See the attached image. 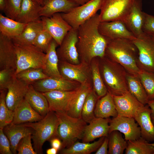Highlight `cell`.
Returning a JSON list of instances; mask_svg holds the SVG:
<instances>
[{
  "mask_svg": "<svg viewBox=\"0 0 154 154\" xmlns=\"http://www.w3.org/2000/svg\"><path fill=\"white\" fill-rule=\"evenodd\" d=\"M99 15L97 13L82 24L77 29L76 48L80 62L90 64L94 58L105 56L106 48L110 40L100 33Z\"/></svg>",
  "mask_w": 154,
  "mask_h": 154,
  "instance_id": "1",
  "label": "cell"
},
{
  "mask_svg": "<svg viewBox=\"0 0 154 154\" xmlns=\"http://www.w3.org/2000/svg\"><path fill=\"white\" fill-rule=\"evenodd\" d=\"M138 51L132 40L125 38L110 40L105 55L121 65L129 74L138 76L141 71L137 60Z\"/></svg>",
  "mask_w": 154,
  "mask_h": 154,
  "instance_id": "2",
  "label": "cell"
},
{
  "mask_svg": "<svg viewBox=\"0 0 154 154\" xmlns=\"http://www.w3.org/2000/svg\"><path fill=\"white\" fill-rule=\"evenodd\" d=\"M99 58L100 73L108 92L113 96H119L129 92L126 79L127 72L125 68L106 55Z\"/></svg>",
  "mask_w": 154,
  "mask_h": 154,
  "instance_id": "3",
  "label": "cell"
},
{
  "mask_svg": "<svg viewBox=\"0 0 154 154\" xmlns=\"http://www.w3.org/2000/svg\"><path fill=\"white\" fill-rule=\"evenodd\" d=\"M59 121L55 112L49 111L42 119L34 122H27L20 124L31 128V135L33 148L37 154L43 153L42 147L47 141L58 137V130Z\"/></svg>",
  "mask_w": 154,
  "mask_h": 154,
  "instance_id": "4",
  "label": "cell"
},
{
  "mask_svg": "<svg viewBox=\"0 0 154 154\" xmlns=\"http://www.w3.org/2000/svg\"><path fill=\"white\" fill-rule=\"evenodd\" d=\"M55 113L59 121L58 137L62 141V148H68L82 139L87 123L82 118L71 117L66 112Z\"/></svg>",
  "mask_w": 154,
  "mask_h": 154,
  "instance_id": "5",
  "label": "cell"
},
{
  "mask_svg": "<svg viewBox=\"0 0 154 154\" xmlns=\"http://www.w3.org/2000/svg\"><path fill=\"white\" fill-rule=\"evenodd\" d=\"M14 44L17 56L15 75L29 68L44 69L45 53L33 44Z\"/></svg>",
  "mask_w": 154,
  "mask_h": 154,
  "instance_id": "6",
  "label": "cell"
},
{
  "mask_svg": "<svg viewBox=\"0 0 154 154\" xmlns=\"http://www.w3.org/2000/svg\"><path fill=\"white\" fill-rule=\"evenodd\" d=\"M132 41L138 51V68L141 71L154 73V38L143 32Z\"/></svg>",
  "mask_w": 154,
  "mask_h": 154,
  "instance_id": "7",
  "label": "cell"
},
{
  "mask_svg": "<svg viewBox=\"0 0 154 154\" xmlns=\"http://www.w3.org/2000/svg\"><path fill=\"white\" fill-rule=\"evenodd\" d=\"M134 0H103L99 15L100 22L124 21Z\"/></svg>",
  "mask_w": 154,
  "mask_h": 154,
  "instance_id": "8",
  "label": "cell"
},
{
  "mask_svg": "<svg viewBox=\"0 0 154 154\" xmlns=\"http://www.w3.org/2000/svg\"><path fill=\"white\" fill-rule=\"evenodd\" d=\"M103 0H90L75 7L69 12L60 13L64 19L72 28L77 29L80 25L96 15L100 10Z\"/></svg>",
  "mask_w": 154,
  "mask_h": 154,
  "instance_id": "9",
  "label": "cell"
},
{
  "mask_svg": "<svg viewBox=\"0 0 154 154\" xmlns=\"http://www.w3.org/2000/svg\"><path fill=\"white\" fill-rule=\"evenodd\" d=\"M58 68L62 77L66 79L81 84L92 80L90 64L86 62L74 64L59 60Z\"/></svg>",
  "mask_w": 154,
  "mask_h": 154,
  "instance_id": "10",
  "label": "cell"
},
{
  "mask_svg": "<svg viewBox=\"0 0 154 154\" xmlns=\"http://www.w3.org/2000/svg\"><path fill=\"white\" fill-rule=\"evenodd\" d=\"M43 29L46 31L59 46L72 27L63 18L60 13L49 17H41Z\"/></svg>",
  "mask_w": 154,
  "mask_h": 154,
  "instance_id": "11",
  "label": "cell"
},
{
  "mask_svg": "<svg viewBox=\"0 0 154 154\" xmlns=\"http://www.w3.org/2000/svg\"><path fill=\"white\" fill-rule=\"evenodd\" d=\"M78 40L77 29L72 28L56 50L59 60L74 64L80 63L76 46Z\"/></svg>",
  "mask_w": 154,
  "mask_h": 154,
  "instance_id": "12",
  "label": "cell"
},
{
  "mask_svg": "<svg viewBox=\"0 0 154 154\" xmlns=\"http://www.w3.org/2000/svg\"><path fill=\"white\" fill-rule=\"evenodd\" d=\"M133 117L117 116L111 119L109 134L114 130L123 133L127 141L137 139L141 137V130Z\"/></svg>",
  "mask_w": 154,
  "mask_h": 154,
  "instance_id": "13",
  "label": "cell"
},
{
  "mask_svg": "<svg viewBox=\"0 0 154 154\" xmlns=\"http://www.w3.org/2000/svg\"><path fill=\"white\" fill-rule=\"evenodd\" d=\"M37 90L42 93L52 91H73L78 89L81 84L75 81L62 78L49 77L35 82L31 84Z\"/></svg>",
  "mask_w": 154,
  "mask_h": 154,
  "instance_id": "14",
  "label": "cell"
},
{
  "mask_svg": "<svg viewBox=\"0 0 154 154\" xmlns=\"http://www.w3.org/2000/svg\"><path fill=\"white\" fill-rule=\"evenodd\" d=\"M118 116L134 117L145 106L139 102L129 91L122 95L113 96Z\"/></svg>",
  "mask_w": 154,
  "mask_h": 154,
  "instance_id": "15",
  "label": "cell"
},
{
  "mask_svg": "<svg viewBox=\"0 0 154 154\" xmlns=\"http://www.w3.org/2000/svg\"><path fill=\"white\" fill-rule=\"evenodd\" d=\"M98 30L101 34L110 40L121 38L132 41L136 38L121 21L100 22Z\"/></svg>",
  "mask_w": 154,
  "mask_h": 154,
  "instance_id": "16",
  "label": "cell"
},
{
  "mask_svg": "<svg viewBox=\"0 0 154 154\" xmlns=\"http://www.w3.org/2000/svg\"><path fill=\"white\" fill-rule=\"evenodd\" d=\"M90 0H44L40 17H49L56 13H67Z\"/></svg>",
  "mask_w": 154,
  "mask_h": 154,
  "instance_id": "17",
  "label": "cell"
},
{
  "mask_svg": "<svg viewBox=\"0 0 154 154\" xmlns=\"http://www.w3.org/2000/svg\"><path fill=\"white\" fill-rule=\"evenodd\" d=\"M145 13L142 11V0H134L124 23L136 38L141 36L143 33V27L145 20Z\"/></svg>",
  "mask_w": 154,
  "mask_h": 154,
  "instance_id": "18",
  "label": "cell"
},
{
  "mask_svg": "<svg viewBox=\"0 0 154 154\" xmlns=\"http://www.w3.org/2000/svg\"><path fill=\"white\" fill-rule=\"evenodd\" d=\"M78 89L70 91L55 90L42 93L48 101L49 111L66 113L69 103Z\"/></svg>",
  "mask_w": 154,
  "mask_h": 154,
  "instance_id": "19",
  "label": "cell"
},
{
  "mask_svg": "<svg viewBox=\"0 0 154 154\" xmlns=\"http://www.w3.org/2000/svg\"><path fill=\"white\" fill-rule=\"evenodd\" d=\"M17 56L12 39L0 33V70L5 68L15 70Z\"/></svg>",
  "mask_w": 154,
  "mask_h": 154,
  "instance_id": "20",
  "label": "cell"
},
{
  "mask_svg": "<svg viewBox=\"0 0 154 154\" xmlns=\"http://www.w3.org/2000/svg\"><path fill=\"white\" fill-rule=\"evenodd\" d=\"M110 119L109 118L96 117L85 127L82 139V142H90L98 138L108 137Z\"/></svg>",
  "mask_w": 154,
  "mask_h": 154,
  "instance_id": "21",
  "label": "cell"
},
{
  "mask_svg": "<svg viewBox=\"0 0 154 154\" xmlns=\"http://www.w3.org/2000/svg\"><path fill=\"white\" fill-rule=\"evenodd\" d=\"M15 76L7 86L5 101L8 108L14 111L18 104L24 98L29 86Z\"/></svg>",
  "mask_w": 154,
  "mask_h": 154,
  "instance_id": "22",
  "label": "cell"
},
{
  "mask_svg": "<svg viewBox=\"0 0 154 154\" xmlns=\"http://www.w3.org/2000/svg\"><path fill=\"white\" fill-rule=\"evenodd\" d=\"M151 110L147 104L134 118L140 128L141 137L149 142H154V124L151 118Z\"/></svg>",
  "mask_w": 154,
  "mask_h": 154,
  "instance_id": "23",
  "label": "cell"
},
{
  "mask_svg": "<svg viewBox=\"0 0 154 154\" xmlns=\"http://www.w3.org/2000/svg\"><path fill=\"white\" fill-rule=\"evenodd\" d=\"M93 89L91 82H86L81 84L76 93L71 100L66 113L76 118H81L83 105L89 92Z\"/></svg>",
  "mask_w": 154,
  "mask_h": 154,
  "instance_id": "24",
  "label": "cell"
},
{
  "mask_svg": "<svg viewBox=\"0 0 154 154\" xmlns=\"http://www.w3.org/2000/svg\"><path fill=\"white\" fill-rule=\"evenodd\" d=\"M14 111L12 123L16 125L38 121L44 117L34 110L25 98L17 106Z\"/></svg>",
  "mask_w": 154,
  "mask_h": 154,
  "instance_id": "25",
  "label": "cell"
},
{
  "mask_svg": "<svg viewBox=\"0 0 154 154\" xmlns=\"http://www.w3.org/2000/svg\"><path fill=\"white\" fill-rule=\"evenodd\" d=\"M3 130L10 141L11 149L14 154L17 153V147L21 139L27 135L32 134L33 131L31 128L12 123L5 127Z\"/></svg>",
  "mask_w": 154,
  "mask_h": 154,
  "instance_id": "26",
  "label": "cell"
},
{
  "mask_svg": "<svg viewBox=\"0 0 154 154\" xmlns=\"http://www.w3.org/2000/svg\"><path fill=\"white\" fill-rule=\"evenodd\" d=\"M24 98L34 110L43 117L49 112L46 98L42 93L36 90L32 84L29 85Z\"/></svg>",
  "mask_w": 154,
  "mask_h": 154,
  "instance_id": "27",
  "label": "cell"
},
{
  "mask_svg": "<svg viewBox=\"0 0 154 154\" xmlns=\"http://www.w3.org/2000/svg\"><path fill=\"white\" fill-rule=\"evenodd\" d=\"M58 46L53 39L46 52V57L44 72L49 77L55 78H62L58 68V58L56 48Z\"/></svg>",
  "mask_w": 154,
  "mask_h": 154,
  "instance_id": "28",
  "label": "cell"
},
{
  "mask_svg": "<svg viewBox=\"0 0 154 154\" xmlns=\"http://www.w3.org/2000/svg\"><path fill=\"white\" fill-rule=\"evenodd\" d=\"M94 114L97 118H108L118 116L113 96L108 92L104 96L99 98L96 104Z\"/></svg>",
  "mask_w": 154,
  "mask_h": 154,
  "instance_id": "29",
  "label": "cell"
},
{
  "mask_svg": "<svg viewBox=\"0 0 154 154\" xmlns=\"http://www.w3.org/2000/svg\"><path fill=\"white\" fill-rule=\"evenodd\" d=\"M42 7L33 0H22L20 12L16 21L28 23L40 19L39 13Z\"/></svg>",
  "mask_w": 154,
  "mask_h": 154,
  "instance_id": "30",
  "label": "cell"
},
{
  "mask_svg": "<svg viewBox=\"0 0 154 154\" xmlns=\"http://www.w3.org/2000/svg\"><path fill=\"white\" fill-rule=\"evenodd\" d=\"M43 29L41 19L27 23L22 33L12 39L14 43L21 44H33L36 37Z\"/></svg>",
  "mask_w": 154,
  "mask_h": 154,
  "instance_id": "31",
  "label": "cell"
},
{
  "mask_svg": "<svg viewBox=\"0 0 154 154\" xmlns=\"http://www.w3.org/2000/svg\"><path fill=\"white\" fill-rule=\"evenodd\" d=\"M27 23H21L0 14V33L13 39L20 35Z\"/></svg>",
  "mask_w": 154,
  "mask_h": 154,
  "instance_id": "32",
  "label": "cell"
},
{
  "mask_svg": "<svg viewBox=\"0 0 154 154\" xmlns=\"http://www.w3.org/2000/svg\"><path fill=\"white\" fill-rule=\"evenodd\" d=\"M105 137H101L93 143L80 142L77 141L70 147L62 149L63 154H89L97 151L103 142Z\"/></svg>",
  "mask_w": 154,
  "mask_h": 154,
  "instance_id": "33",
  "label": "cell"
},
{
  "mask_svg": "<svg viewBox=\"0 0 154 154\" xmlns=\"http://www.w3.org/2000/svg\"><path fill=\"white\" fill-rule=\"evenodd\" d=\"M127 85L129 92L139 102L144 105L148 100L145 90L138 76L127 73Z\"/></svg>",
  "mask_w": 154,
  "mask_h": 154,
  "instance_id": "34",
  "label": "cell"
},
{
  "mask_svg": "<svg viewBox=\"0 0 154 154\" xmlns=\"http://www.w3.org/2000/svg\"><path fill=\"white\" fill-rule=\"evenodd\" d=\"M97 57L94 58L90 65L92 82L93 89L99 98L106 95L108 90L102 77L99 68V61Z\"/></svg>",
  "mask_w": 154,
  "mask_h": 154,
  "instance_id": "35",
  "label": "cell"
},
{
  "mask_svg": "<svg viewBox=\"0 0 154 154\" xmlns=\"http://www.w3.org/2000/svg\"><path fill=\"white\" fill-rule=\"evenodd\" d=\"M127 143L125 154H154V147L141 137Z\"/></svg>",
  "mask_w": 154,
  "mask_h": 154,
  "instance_id": "36",
  "label": "cell"
},
{
  "mask_svg": "<svg viewBox=\"0 0 154 154\" xmlns=\"http://www.w3.org/2000/svg\"><path fill=\"white\" fill-rule=\"evenodd\" d=\"M108 154H122L127 145V141L122 137L120 132L114 130L108 135Z\"/></svg>",
  "mask_w": 154,
  "mask_h": 154,
  "instance_id": "37",
  "label": "cell"
},
{
  "mask_svg": "<svg viewBox=\"0 0 154 154\" xmlns=\"http://www.w3.org/2000/svg\"><path fill=\"white\" fill-rule=\"evenodd\" d=\"M99 99L93 89L87 96L81 114L82 118L87 123H89L96 117L94 111L96 103Z\"/></svg>",
  "mask_w": 154,
  "mask_h": 154,
  "instance_id": "38",
  "label": "cell"
},
{
  "mask_svg": "<svg viewBox=\"0 0 154 154\" xmlns=\"http://www.w3.org/2000/svg\"><path fill=\"white\" fill-rule=\"evenodd\" d=\"M16 77L28 85L37 81L49 78L41 68H30L19 72Z\"/></svg>",
  "mask_w": 154,
  "mask_h": 154,
  "instance_id": "39",
  "label": "cell"
},
{
  "mask_svg": "<svg viewBox=\"0 0 154 154\" xmlns=\"http://www.w3.org/2000/svg\"><path fill=\"white\" fill-rule=\"evenodd\" d=\"M6 90L0 91V128L2 129L12 122L14 115V111L9 109L6 104Z\"/></svg>",
  "mask_w": 154,
  "mask_h": 154,
  "instance_id": "40",
  "label": "cell"
},
{
  "mask_svg": "<svg viewBox=\"0 0 154 154\" xmlns=\"http://www.w3.org/2000/svg\"><path fill=\"white\" fill-rule=\"evenodd\" d=\"M146 92L148 101L154 99V73L141 71L138 76Z\"/></svg>",
  "mask_w": 154,
  "mask_h": 154,
  "instance_id": "41",
  "label": "cell"
},
{
  "mask_svg": "<svg viewBox=\"0 0 154 154\" xmlns=\"http://www.w3.org/2000/svg\"><path fill=\"white\" fill-rule=\"evenodd\" d=\"M53 39L50 35L43 29L36 37L33 44L46 53Z\"/></svg>",
  "mask_w": 154,
  "mask_h": 154,
  "instance_id": "42",
  "label": "cell"
},
{
  "mask_svg": "<svg viewBox=\"0 0 154 154\" xmlns=\"http://www.w3.org/2000/svg\"><path fill=\"white\" fill-rule=\"evenodd\" d=\"M3 11L6 17L16 21L20 12L22 0H7Z\"/></svg>",
  "mask_w": 154,
  "mask_h": 154,
  "instance_id": "43",
  "label": "cell"
},
{
  "mask_svg": "<svg viewBox=\"0 0 154 154\" xmlns=\"http://www.w3.org/2000/svg\"><path fill=\"white\" fill-rule=\"evenodd\" d=\"M31 135L29 134L23 138L17 149L18 154H37L31 143Z\"/></svg>",
  "mask_w": 154,
  "mask_h": 154,
  "instance_id": "44",
  "label": "cell"
},
{
  "mask_svg": "<svg viewBox=\"0 0 154 154\" xmlns=\"http://www.w3.org/2000/svg\"><path fill=\"white\" fill-rule=\"evenodd\" d=\"M15 70L11 68H5L0 70V90L7 88L15 76Z\"/></svg>",
  "mask_w": 154,
  "mask_h": 154,
  "instance_id": "45",
  "label": "cell"
},
{
  "mask_svg": "<svg viewBox=\"0 0 154 154\" xmlns=\"http://www.w3.org/2000/svg\"><path fill=\"white\" fill-rule=\"evenodd\" d=\"M0 154H12L10 141L3 132V129L0 128Z\"/></svg>",
  "mask_w": 154,
  "mask_h": 154,
  "instance_id": "46",
  "label": "cell"
},
{
  "mask_svg": "<svg viewBox=\"0 0 154 154\" xmlns=\"http://www.w3.org/2000/svg\"><path fill=\"white\" fill-rule=\"evenodd\" d=\"M143 31L154 38V16L145 13Z\"/></svg>",
  "mask_w": 154,
  "mask_h": 154,
  "instance_id": "47",
  "label": "cell"
},
{
  "mask_svg": "<svg viewBox=\"0 0 154 154\" xmlns=\"http://www.w3.org/2000/svg\"><path fill=\"white\" fill-rule=\"evenodd\" d=\"M109 138L108 137H105L102 143L96 151L95 154H108V146Z\"/></svg>",
  "mask_w": 154,
  "mask_h": 154,
  "instance_id": "48",
  "label": "cell"
},
{
  "mask_svg": "<svg viewBox=\"0 0 154 154\" xmlns=\"http://www.w3.org/2000/svg\"><path fill=\"white\" fill-rule=\"evenodd\" d=\"M52 147L58 150L62 148V143L61 140L58 137L52 139L50 140Z\"/></svg>",
  "mask_w": 154,
  "mask_h": 154,
  "instance_id": "49",
  "label": "cell"
},
{
  "mask_svg": "<svg viewBox=\"0 0 154 154\" xmlns=\"http://www.w3.org/2000/svg\"><path fill=\"white\" fill-rule=\"evenodd\" d=\"M147 104L151 110V118L152 121L154 124V99L149 101L147 102Z\"/></svg>",
  "mask_w": 154,
  "mask_h": 154,
  "instance_id": "50",
  "label": "cell"
},
{
  "mask_svg": "<svg viewBox=\"0 0 154 154\" xmlns=\"http://www.w3.org/2000/svg\"><path fill=\"white\" fill-rule=\"evenodd\" d=\"M7 0H0V9L4 11L7 4Z\"/></svg>",
  "mask_w": 154,
  "mask_h": 154,
  "instance_id": "51",
  "label": "cell"
},
{
  "mask_svg": "<svg viewBox=\"0 0 154 154\" xmlns=\"http://www.w3.org/2000/svg\"><path fill=\"white\" fill-rule=\"evenodd\" d=\"M58 151L57 149L52 147L46 150V153L47 154H56Z\"/></svg>",
  "mask_w": 154,
  "mask_h": 154,
  "instance_id": "52",
  "label": "cell"
},
{
  "mask_svg": "<svg viewBox=\"0 0 154 154\" xmlns=\"http://www.w3.org/2000/svg\"><path fill=\"white\" fill-rule=\"evenodd\" d=\"M33 1L37 3L40 5L42 6L43 5V0H33Z\"/></svg>",
  "mask_w": 154,
  "mask_h": 154,
  "instance_id": "53",
  "label": "cell"
},
{
  "mask_svg": "<svg viewBox=\"0 0 154 154\" xmlns=\"http://www.w3.org/2000/svg\"><path fill=\"white\" fill-rule=\"evenodd\" d=\"M151 145L154 147V143H150Z\"/></svg>",
  "mask_w": 154,
  "mask_h": 154,
  "instance_id": "54",
  "label": "cell"
},
{
  "mask_svg": "<svg viewBox=\"0 0 154 154\" xmlns=\"http://www.w3.org/2000/svg\"><path fill=\"white\" fill-rule=\"evenodd\" d=\"M43 0L44 1V0Z\"/></svg>",
  "mask_w": 154,
  "mask_h": 154,
  "instance_id": "55",
  "label": "cell"
}]
</instances>
